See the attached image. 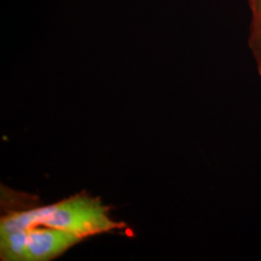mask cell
I'll list each match as a JSON object with an SVG mask.
<instances>
[{
  "mask_svg": "<svg viewBox=\"0 0 261 261\" xmlns=\"http://www.w3.org/2000/svg\"><path fill=\"white\" fill-rule=\"evenodd\" d=\"M0 223L34 225L71 233L81 241L127 227L113 218L112 208L102 198L81 191L51 204L38 205L34 197L2 189Z\"/></svg>",
  "mask_w": 261,
  "mask_h": 261,
  "instance_id": "1",
  "label": "cell"
},
{
  "mask_svg": "<svg viewBox=\"0 0 261 261\" xmlns=\"http://www.w3.org/2000/svg\"><path fill=\"white\" fill-rule=\"evenodd\" d=\"M247 3L250 11L248 45L255 62L257 74L261 77V0H247Z\"/></svg>",
  "mask_w": 261,
  "mask_h": 261,
  "instance_id": "2",
  "label": "cell"
}]
</instances>
